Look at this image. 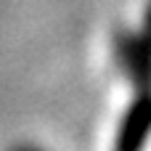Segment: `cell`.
Wrapping results in <instances>:
<instances>
[{
  "label": "cell",
  "mask_w": 151,
  "mask_h": 151,
  "mask_svg": "<svg viewBox=\"0 0 151 151\" xmlns=\"http://www.w3.org/2000/svg\"><path fill=\"white\" fill-rule=\"evenodd\" d=\"M13 151H42V149H37V146H19V149H13Z\"/></svg>",
  "instance_id": "3"
},
{
  "label": "cell",
  "mask_w": 151,
  "mask_h": 151,
  "mask_svg": "<svg viewBox=\"0 0 151 151\" xmlns=\"http://www.w3.org/2000/svg\"><path fill=\"white\" fill-rule=\"evenodd\" d=\"M111 53L117 69L133 82L135 93L151 90V3L138 29H125L114 35Z\"/></svg>",
  "instance_id": "1"
},
{
  "label": "cell",
  "mask_w": 151,
  "mask_h": 151,
  "mask_svg": "<svg viewBox=\"0 0 151 151\" xmlns=\"http://www.w3.org/2000/svg\"><path fill=\"white\" fill-rule=\"evenodd\" d=\"M151 141V90L135 93L133 104L127 106L111 151H143Z\"/></svg>",
  "instance_id": "2"
}]
</instances>
